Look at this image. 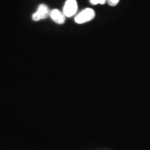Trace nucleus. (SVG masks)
Segmentation results:
<instances>
[{
  "instance_id": "2",
  "label": "nucleus",
  "mask_w": 150,
  "mask_h": 150,
  "mask_svg": "<svg viewBox=\"0 0 150 150\" xmlns=\"http://www.w3.org/2000/svg\"><path fill=\"white\" fill-rule=\"evenodd\" d=\"M78 9V4L76 0H67L63 6V13L65 17L70 18L76 14Z\"/></svg>"
},
{
  "instance_id": "3",
  "label": "nucleus",
  "mask_w": 150,
  "mask_h": 150,
  "mask_svg": "<svg viewBox=\"0 0 150 150\" xmlns=\"http://www.w3.org/2000/svg\"><path fill=\"white\" fill-rule=\"evenodd\" d=\"M50 10L45 4H40L38 7L36 12L34 13L32 16V19L34 21H39V20L45 19L50 16Z\"/></svg>"
},
{
  "instance_id": "4",
  "label": "nucleus",
  "mask_w": 150,
  "mask_h": 150,
  "mask_svg": "<svg viewBox=\"0 0 150 150\" xmlns=\"http://www.w3.org/2000/svg\"><path fill=\"white\" fill-rule=\"evenodd\" d=\"M50 16L56 23L62 24L65 22V16L63 12L59 11V9H53L50 11Z\"/></svg>"
},
{
  "instance_id": "1",
  "label": "nucleus",
  "mask_w": 150,
  "mask_h": 150,
  "mask_svg": "<svg viewBox=\"0 0 150 150\" xmlns=\"http://www.w3.org/2000/svg\"><path fill=\"white\" fill-rule=\"evenodd\" d=\"M95 17V12L93 8H87L83 9L79 13L77 16L75 17V22L77 24H83L88 22Z\"/></svg>"
},
{
  "instance_id": "5",
  "label": "nucleus",
  "mask_w": 150,
  "mask_h": 150,
  "mask_svg": "<svg viewBox=\"0 0 150 150\" xmlns=\"http://www.w3.org/2000/svg\"><path fill=\"white\" fill-rule=\"evenodd\" d=\"M107 2V0H90V3L93 5L104 4Z\"/></svg>"
},
{
  "instance_id": "6",
  "label": "nucleus",
  "mask_w": 150,
  "mask_h": 150,
  "mask_svg": "<svg viewBox=\"0 0 150 150\" xmlns=\"http://www.w3.org/2000/svg\"><path fill=\"white\" fill-rule=\"evenodd\" d=\"M120 2V0H107L108 4L110 6H115Z\"/></svg>"
}]
</instances>
